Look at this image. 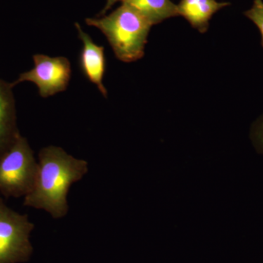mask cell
Returning a JSON list of instances; mask_svg holds the SVG:
<instances>
[{
	"instance_id": "8992f818",
	"label": "cell",
	"mask_w": 263,
	"mask_h": 263,
	"mask_svg": "<svg viewBox=\"0 0 263 263\" xmlns=\"http://www.w3.org/2000/svg\"><path fill=\"white\" fill-rule=\"evenodd\" d=\"M75 25L79 37L83 43L79 58L81 70L88 81L96 85L99 91L106 98L108 91L103 84L106 70L105 49L103 46L96 44L89 34L83 30L79 23H76Z\"/></svg>"
},
{
	"instance_id": "9c48e42d",
	"label": "cell",
	"mask_w": 263,
	"mask_h": 263,
	"mask_svg": "<svg viewBox=\"0 0 263 263\" xmlns=\"http://www.w3.org/2000/svg\"><path fill=\"white\" fill-rule=\"evenodd\" d=\"M123 3L138 10L152 25L179 15L178 5L171 0H125Z\"/></svg>"
},
{
	"instance_id": "7a4b0ae2",
	"label": "cell",
	"mask_w": 263,
	"mask_h": 263,
	"mask_svg": "<svg viewBox=\"0 0 263 263\" xmlns=\"http://www.w3.org/2000/svg\"><path fill=\"white\" fill-rule=\"evenodd\" d=\"M86 23L103 33L116 57L121 61L133 62L144 55L145 46L152 24L127 3L102 18H89Z\"/></svg>"
},
{
	"instance_id": "6da1fadb",
	"label": "cell",
	"mask_w": 263,
	"mask_h": 263,
	"mask_svg": "<svg viewBox=\"0 0 263 263\" xmlns=\"http://www.w3.org/2000/svg\"><path fill=\"white\" fill-rule=\"evenodd\" d=\"M37 162L35 183L24 197V205L45 211L53 219L65 217L69 211V190L87 174L89 164L56 146L40 151Z\"/></svg>"
},
{
	"instance_id": "3957f363",
	"label": "cell",
	"mask_w": 263,
	"mask_h": 263,
	"mask_svg": "<svg viewBox=\"0 0 263 263\" xmlns=\"http://www.w3.org/2000/svg\"><path fill=\"white\" fill-rule=\"evenodd\" d=\"M37 167L28 141L19 133L11 146L0 156V194L15 198L28 195L35 183Z\"/></svg>"
},
{
	"instance_id": "52a82bcc",
	"label": "cell",
	"mask_w": 263,
	"mask_h": 263,
	"mask_svg": "<svg viewBox=\"0 0 263 263\" xmlns=\"http://www.w3.org/2000/svg\"><path fill=\"white\" fill-rule=\"evenodd\" d=\"M13 87L12 84L0 80V156L11 146L19 134Z\"/></svg>"
},
{
	"instance_id": "277c9868",
	"label": "cell",
	"mask_w": 263,
	"mask_h": 263,
	"mask_svg": "<svg viewBox=\"0 0 263 263\" xmlns=\"http://www.w3.org/2000/svg\"><path fill=\"white\" fill-rule=\"evenodd\" d=\"M34 224L27 214L10 209L0 197V263L27 262L33 252Z\"/></svg>"
},
{
	"instance_id": "5b68a950",
	"label": "cell",
	"mask_w": 263,
	"mask_h": 263,
	"mask_svg": "<svg viewBox=\"0 0 263 263\" xmlns=\"http://www.w3.org/2000/svg\"><path fill=\"white\" fill-rule=\"evenodd\" d=\"M33 60L34 67L21 74L12 83L13 87L25 81L32 82L37 86L40 95L44 98L65 91L71 77L70 62L66 57L36 54Z\"/></svg>"
},
{
	"instance_id": "30bf717a",
	"label": "cell",
	"mask_w": 263,
	"mask_h": 263,
	"mask_svg": "<svg viewBox=\"0 0 263 263\" xmlns=\"http://www.w3.org/2000/svg\"><path fill=\"white\" fill-rule=\"evenodd\" d=\"M245 15L252 21L259 29L261 34V43L263 48V1L253 0L252 7L245 11Z\"/></svg>"
},
{
	"instance_id": "ba28073f",
	"label": "cell",
	"mask_w": 263,
	"mask_h": 263,
	"mask_svg": "<svg viewBox=\"0 0 263 263\" xmlns=\"http://www.w3.org/2000/svg\"><path fill=\"white\" fill-rule=\"evenodd\" d=\"M178 5L179 14L200 33L206 32L209 22L216 12L229 5L216 0H181Z\"/></svg>"
},
{
	"instance_id": "7c38bea8",
	"label": "cell",
	"mask_w": 263,
	"mask_h": 263,
	"mask_svg": "<svg viewBox=\"0 0 263 263\" xmlns=\"http://www.w3.org/2000/svg\"><path fill=\"white\" fill-rule=\"evenodd\" d=\"M125 0H107V3L106 5H105V8H104V9L102 10L101 13H100V15H103L105 14V13H106L107 11L109 9H110V8H111L112 6L115 3H118V2H124Z\"/></svg>"
},
{
	"instance_id": "8fae6325",
	"label": "cell",
	"mask_w": 263,
	"mask_h": 263,
	"mask_svg": "<svg viewBox=\"0 0 263 263\" xmlns=\"http://www.w3.org/2000/svg\"><path fill=\"white\" fill-rule=\"evenodd\" d=\"M250 138L255 149L263 155V114L259 116L250 129Z\"/></svg>"
}]
</instances>
